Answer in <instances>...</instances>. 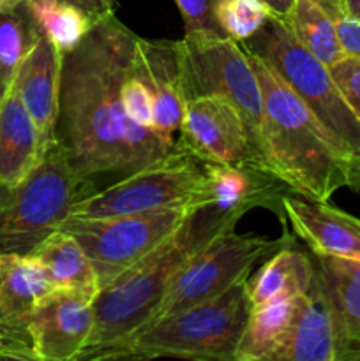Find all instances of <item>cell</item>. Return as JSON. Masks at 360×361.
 I'll list each match as a JSON object with an SVG mask.
<instances>
[{
    "instance_id": "1",
    "label": "cell",
    "mask_w": 360,
    "mask_h": 361,
    "mask_svg": "<svg viewBox=\"0 0 360 361\" xmlns=\"http://www.w3.org/2000/svg\"><path fill=\"white\" fill-rule=\"evenodd\" d=\"M136 39L109 14L64 55L56 137L83 180L129 175L176 148L175 140L136 126L124 111L120 88L133 66Z\"/></svg>"
},
{
    "instance_id": "2",
    "label": "cell",
    "mask_w": 360,
    "mask_h": 361,
    "mask_svg": "<svg viewBox=\"0 0 360 361\" xmlns=\"http://www.w3.org/2000/svg\"><path fill=\"white\" fill-rule=\"evenodd\" d=\"M249 55L263 97V154L268 171L309 201L342 187L360 190V159L260 56Z\"/></svg>"
},
{
    "instance_id": "3",
    "label": "cell",
    "mask_w": 360,
    "mask_h": 361,
    "mask_svg": "<svg viewBox=\"0 0 360 361\" xmlns=\"http://www.w3.org/2000/svg\"><path fill=\"white\" fill-rule=\"evenodd\" d=\"M240 214L198 208L150 256L101 288L94 300V330L80 361L113 360L159 309L180 268L221 233L235 229Z\"/></svg>"
},
{
    "instance_id": "4",
    "label": "cell",
    "mask_w": 360,
    "mask_h": 361,
    "mask_svg": "<svg viewBox=\"0 0 360 361\" xmlns=\"http://www.w3.org/2000/svg\"><path fill=\"white\" fill-rule=\"evenodd\" d=\"M249 312L247 279H244L215 298L147 324L119 349L113 360L235 361Z\"/></svg>"
},
{
    "instance_id": "5",
    "label": "cell",
    "mask_w": 360,
    "mask_h": 361,
    "mask_svg": "<svg viewBox=\"0 0 360 361\" xmlns=\"http://www.w3.org/2000/svg\"><path fill=\"white\" fill-rule=\"evenodd\" d=\"M90 190L56 137L41 164L14 189H0V254L30 256Z\"/></svg>"
},
{
    "instance_id": "6",
    "label": "cell",
    "mask_w": 360,
    "mask_h": 361,
    "mask_svg": "<svg viewBox=\"0 0 360 361\" xmlns=\"http://www.w3.org/2000/svg\"><path fill=\"white\" fill-rule=\"evenodd\" d=\"M212 204L203 162L176 145L164 157L124 175L113 185L90 192L71 207L67 219H101L173 207Z\"/></svg>"
},
{
    "instance_id": "7",
    "label": "cell",
    "mask_w": 360,
    "mask_h": 361,
    "mask_svg": "<svg viewBox=\"0 0 360 361\" xmlns=\"http://www.w3.org/2000/svg\"><path fill=\"white\" fill-rule=\"evenodd\" d=\"M240 44L265 60L335 137L360 159V122L342 99L330 69L296 41L282 18L270 14L263 27Z\"/></svg>"
},
{
    "instance_id": "8",
    "label": "cell",
    "mask_w": 360,
    "mask_h": 361,
    "mask_svg": "<svg viewBox=\"0 0 360 361\" xmlns=\"http://www.w3.org/2000/svg\"><path fill=\"white\" fill-rule=\"evenodd\" d=\"M186 101L214 94L240 111L263 155V97L256 71L242 44L222 34H186L179 41ZM267 162V159H265Z\"/></svg>"
},
{
    "instance_id": "9",
    "label": "cell",
    "mask_w": 360,
    "mask_h": 361,
    "mask_svg": "<svg viewBox=\"0 0 360 361\" xmlns=\"http://www.w3.org/2000/svg\"><path fill=\"white\" fill-rule=\"evenodd\" d=\"M196 210L198 207H173L115 217L64 219L56 229L80 242L99 286L104 288L150 256Z\"/></svg>"
},
{
    "instance_id": "10",
    "label": "cell",
    "mask_w": 360,
    "mask_h": 361,
    "mask_svg": "<svg viewBox=\"0 0 360 361\" xmlns=\"http://www.w3.org/2000/svg\"><path fill=\"white\" fill-rule=\"evenodd\" d=\"M288 243H293V236L286 228L284 235L275 240L236 235L235 229L221 233L180 268L150 323L222 295L236 282L249 277L258 261L267 259Z\"/></svg>"
},
{
    "instance_id": "11",
    "label": "cell",
    "mask_w": 360,
    "mask_h": 361,
    "mask_svg": "<svg viewBox=\"0 0 360 361\" xmlns=\"http://www.w3.org/2000/svg\"><path fill=\"white\" fill-rule=\"evenodd\" d=\"M176 145L203 164L251 166L268 171L244 116L221 95L187 99Z\"/></svg>"
},
{
    "instance_id": "12",
    "label": "cell",
    "mask_w": 360,
    "mask_h": 361,
    "mask_svg": "<svg viewBox=\"0 0 360 361\" xmlns=\"http://www.w3.org/2000/svg\"><path fill=\"white\" fill-rule=\"evenodd\" d=\"M53 289L34 257L0 254V361H37L32 314Z\"/></svg>"
},
{
    "instance_id": "13",
    "label": "cell",
    "mask_w": 360,
    "mask_h": 361,
    "mask_svg": "<svg viewBox=\"0 0 360 361\" xmlns=\"http://www.w3.org/2000/svg\"><path fill=\"white\" fill-rule=\"evenodd\" d=\"M92 296L53 289L32 314V337L37 361H80L94 330Z\"/></svg>"
},
{
    "instance_id": "14",
    "label": "cell",
    "mask_w": 360,
    "mask_h": 361,
    "mask_svg": "<svg viewBox=\"0 0 360 361\" xmlns=\"http://www.w3.org/2000/svg\"><path fill=\"white\" fill-rule=\"evenodd\" d=\"M275 361H346L344 335L318 267Z\"/></svg>"
},
{
    "instance_id": "15",
    "label": "cell",
    "mask_w": 360,
    "mask_h": 361,
    "mask_svg": "<svg viewBox=\"0 0 360 361\" xmlns=\"http://www.w3.org/2000/svg\"><path fill=\"white\" fill-rule=\"evenodd\" d=\"M282 214L293 233L320 256L349 257L360 261V219L328 201H309L286 192Z\"/></svg>"
},
{
    "instance_id": "16",
    "label": "cell",
    "mask_w": 360,
    "mask_h": 361,
    "mask_svg": "<svg viewBox=\"0 0 360 361\" xmlns=\"http://www.w3.org/2000/svg\"><path fill=\"white\" fill-rule=\"evenodd\" d=\"M134 69L148 85L154 97L155 130L161 136L173 140V134L180 130L186 111L179 41H148L138 37Z\"/></svg>"
},
{
    "instance_id": "17",
    "label": "cell",
    "mask_w": 360,
    "mask_h": 361,
    "mask_svg": "<svg viewBox=\"0 0 360 361\" xmlns=\"http://www.w3.org/2000/svg\"><path fill=\"white\" fill-rule=\"evenodd\" d=\"M64 53L42 34L21 60L11 85L48 141L56 140L60 118Z\"/></svg>"
},
{
    "instance_id": "18",
    "label": "cell",
    "mask_w": 360,
    "mask_h": 361,
    "mask_svg": "<svg viewBox=\"0 0 360 361\" xmlns=\"http://www.w3.org/2000/svg\"><path fill=\"white\" fill-rule=\"evenodd\" d=\"M53 141L42 136L14 87L9 85L0 101V189L20 185L41 164Z\"/></svg>"
},
{
    "instance_id": "19",
    "label": "cell",
    "mask_w": 360,
    "mask_h": 361,
    "mask_svg": "<svg viewBox=\"0 0 360 361\" xmlns=\"http://www.w3.org/2000/svg\"><path fill=\"white\" fill-rule=\"evenodd\" d=\"M208 182L212 207L226 214L246 215L253 208H267L281 215V197L292 192L288 185L272 173L251 166L232 164H203Z\"/></svg>"
},
{
    "instance_id": "20",
    "label": "cell",
    "mask_w": 360,
    "mask_h": 361,
    "mask_svg": "<svg viewBox=\"0 0 360 361\" xmlns=\"http://www.w3.org/2000/svg\"><path fill=\"white\" fill-rule=\"evenodd\" d=\"M300 296H279L253 307L235 351V361H275L288 341Z\"/></svg>"
},
{
    "instance_id": "21",
    "label": "cell",
    "mask_w": 360,
    "mask_h": 361,
    "mask_svg": "<svg viewBox=\"0 0 360 361\" xmlns=\"http://www.w3.org/2000/svg\"><path fill=\"white\" fill-rule=\"evenodd\" d=\"M316 264L313 254L293 249V243L268 256L258 271L247 277V298L251 309L279 296H299L311 288Z\"/></svg>"
},
{
    "instance_id": "22",
    "label": "cell",
    "mask_w": 360,
    "mask_h": 361,
    "mask_svg": "<svg viewBox=\"0 0 360 361\" xmlns=\"http://www.w3.org/2000/svg\"><path fill=\"white\" fill-rule=\"evenodd\" d=\"M313 259L344 335L346 361H360V261L320 254H313Z\"/></svg>"
},
{
    "instance_id": "23",
    "label": "cell",
    "mask_w": 360,
    "mask_h": 361,
    "mask_svg": "<svg viewBox=\"0 0 360 361\" xmlns=\"http://www.w3.org/2000/svg\"><path fill=\"white\" fill-rule=\"evenodd\" d=\"M44 270L46 277L55 289L80 291L95 298L101 291L97 274L73 235L55 229L44 242L30 254Z\"/></svg>"
},
{
    "instance_id": "24",
    "label": "cell",
    "mask_w": 360,
    "mask_h": 361,
    "mask_svg": "<svg viewBox=\"0 0 360 361\" xmlns=\"http://www.w3.org/2000/svg\"><path fill=\"white\" fill-rule=\"evenodd\" d=\"M282 20L296 41L327 67L346 56L330 18L316 0H295L289 14Z\"/></svg>"
},
{
    "instance_id": "25",
    "label": "cell",
    "mask_w": 360,
    "mask_h": 361,
    "mask_svg": "<svg viewBox=\"0 0 360 361\" xmlns=\"http://www.w3.org/2000/svg\"><path fill=\"white\" fill-rule=\"evenodd\" d=\"M41 35L42 30L32 14L28 0L0 7V73L7 83L13 81L18 66Z\"/></svg>"
},
{
    "instance_id": "26",
    "label": "cell",
    "mask_w": 360,
    "mask_h": 361,
    "mask_svg": "<svg viewBox=\"0 0 360 361\" xmlns=\"http://www.w3.org/2000/svg\"><path fill=\"white\" fill-rule=\"evenodd\" d=\"M28 6L42 34L48 35L64 55L73 51L95 25L80 7L64 0H28Z\"/></svg>"
},
{
    "instance_id": "27",
    "label": "cell",
    "mask_w": 360,
    "mask_h": 361,
    "mask_svg": "<svg viewBox=\"0 0 360 361\" xmlns=\"http://www.w3.org/2000/svg\"><path fill=\"white\" fill-rule=\"evenodd\" d=\"M270 16L261 0H217L215 20L226 37L244 42L253 37Z\"/></svg>"
},
{
    "instance_id": "28",
    "label": "cell",
    "mask_w": 360,
    "mask_h": 361,
    "mask_svg": "<svg viewBox=\"0 0 360 361\" xmlns=\"http://www.w3.org/2000/svg\"><path fill=\"white\" fill-rule=\"evenodd\" d=\"M120 97H122L124 111L131 122L155 130L154 97H152L150 88L145 83L143 78L134 69V59L133 66H131L129 73L124 80L122 88H120Z\"/></svg>"
},
{
    "instance_id": "29",
    "label": "cell",
    "mask_w": 360,
    "mask_h": 361,
    "mask_svg": "<svg viewBox=\"0 0 360 361\" xmlns=\"http://www.w3.org/2000/svg\"><path fill=\"white\" fill-rule=\"evenodd\" d=\"M316 2L330 18L344 55L360 59V23L346 13L342 0H316Z\"/></svg>"
},
{
    "instance_id": "30",
    "label": "cell",
    "mask_w": 360,
    "mask_h": 361,
    "mask_svg": "<svg viewBox=\"0 0 360 361\" xmlns=\"http://www.w3.org/2000/svg\"><path fill=\"white\" fill-rule=\"evenodd\" d=\"M173 2L182 14L186 34H222L215 20L217 0H173Z\"/></svg>"
},
{
    "instance_id": "31",
    "label": "cell",
    "mask_w": 360,
    "mask_h": 361,
    "mask_svg": "<svg viewBox=\"0 0 360 361\" xmlns=\"http://www.w3.org/2000/svg\"><path fill=\"white\" fill-rule=\"evenodd\" d=\"M328 69H330L332 78H334L342 99L360 122V59L346 55L344 59H341Z\"/></svg>"
},
{
    "instance_id": "32",
    "label": "cell",
    "mask_w": 360,
    "mask_h": 361,
    "mask_svg": "<svg viewBox=\"0 0 360 361\" xmlns=\"http://www.w3.org/2000/svg\"><path fill=\"white\" fill-rule=\"evenodd\" d=\"M64 2L80 7L83 13L90 16L94 23L109 16V14H115V0H64Z\"/></svg>"
},
{
    "instance_id": "33",
    "label": "cell",
    "mask_w": 360,
    "mask_h": 361,
    "mask_svg": "<svg viewBox=\"0 0 360 361\" xmlns=\"http://www.w3.org/2000/svg\"><path fill=\"white\" fill-rule=\"evenodd\" d=\"M261 2L267 6V9L270 11V14L277 18H286L292 11L295 0H261Z\"/></svg>"
},
{
    "instance_id": "34",
    "label": "cell",
    "mask_w": 360,
    "mask_h": 361,
    "mask_svg": "<svg viewBox=\"0 0 360 361\" xmlns=\"http://www.w3.org/2000/svg\"><path fill=\"white\" fill-rule=\"evenodd\" d=\"M344 11L360 23V0H342Z\"/></svg>"
},
{
    "instance_id": "35",
    "label": "cell",
    "mask_w": 360,
    "mask_h": 361,
    "mask_svg": "<svg viewBox=\"0 0 360 361\" xmlns=\"http://www.w3.org/2000/svg\"><path fill=\"white\" fill-rule=\"evenodd\" d=\"M9 85L11 83H7V81L4 80L2 73H0V101H2L4 95H6V92H7V88H9Z\"/></svg>"
},
{
    "instance_id": "36",
    "label": "cell",
    "mask_w": 360,
    "mask_h": 361,
    "mask_svg": "<svg viewBox=\"0 0 360 361\" xmlns=\"http://www.w3.org/2000/svg\"><path fill=\"white\" fill-rule=\"evenodd\" d=\"M21 2V0H0V7H7V6H14V4Z\"/></svg>"
}]
</instances>
